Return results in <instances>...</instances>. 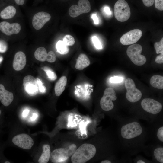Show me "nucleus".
<instances>
[{"label": "nucleus", "mask_w": 163, "mask_h": 163, "mask_svg": "<svg viewBox=\"0 0 163 163\" xmlns=\"http://www.w3.org/2000/svg\"><path fill=\"white\" fill-rule=\"evenodd\" d=\"M96 149L93 145L85 143L75 150L71 157L73 163H85L93 158L95 155Z\"/></svg>", "instance_id": "1"}, {"label": "nucleus", "mask_w": 163, "mask_h": 163, "mask_svg": "<svg viewBox=\"0 0 163 163\" xmlns=\"http://www.w3.org/2000/svg\"><path fill=\"white\" fill-rule=\"evenodd\" d=\"M76 149L77 146L75 144L65 148L55 149L50 154V161L54 163H64L72 155Z\"/></svg>", "instance_id": "2"}, {"label": "nucleus", "mask_w": 163, "mask_h": 163, "mask_svg": "<svg viewBox=\"0 0 163 163\" xmlns=\"http://www.w3.org/2000/svg\"><path fill=\"white\" fill-rule=\"evenodd\" d=\"M114 10L115 17L119 21H125L130 17V7L125 0H118L115 4Z\"/></svg>", "instance_id": "3"}, {"label": "nucleus", "mask_w": 163, "mask_h": 163, "mask_svg": "<svg viewBox=\"0 0 163 163\" xmlns=\"http://www.w3.org/2000/svg\"><path fill=\"white\" fill-rule=\"evenodd\" d=\"M142 46L138 44H133L129 46L126 50L127 56L135 65L141 66L145 64L146 61L145 56L141 54Z\"/></svg>", "instance_id": "4"}, {"label": "nucleus", "mask_w": 163, "mask_h": 163, "mask_svg": "<svg viewBox=\"0 0 163 163\" xmlns=\"http://www.w3.org/2000/svg\"><path fill=\"white\" fill-rule=\"evenodd\" d=\"M142 129L139 123L134 122L123 126L121 128V135L123 138L129 139L140 135Z\"/></svg>", "instance_id": "5"}, {"label": "nucleus", "mask_w": 163, "mask_h": 163, "mask_svg": "<svg viewBox=\"0 0 163 163\" xmlns=\"http://www.w3.org/2000/svg\"><path fill=\"white\" fill-rule=\"evenodd\" d=\"M125 85L126 90V97L129 101L134 103L140 100L142 96V93L136 88L133 80L130 78L126 79Z\"/></svg>", "instance_id": "6"}, {"label": "nucleus", "mask_w": 163, "mask_h": 163, "mask_svg": "<svg viewBox=\"0 0 163 163\" xmlns=\"http://www.w3.org/2000/svg\"><path fill=\"white\" fill-rule=\"evenodd\" d=\"M116 99V93L114 89L110 87L106 88L100 100V104L101 108L105 111L111 110L114 107V104L112 101H115Z\"/></svg>", "instance_id": "7"}, {"label": "nucleus", "mask_w": 163, "mask_h": 163, "mask_svg": "<svg viewBox=\"0 0 163 163\" xmlns=\"http://www.w3.org/2000/svg\"><path fill=\"white\" fill-rule=\"evenodd\" d=\"M91 9V5L88 0H79L78 5H74L71 6L69 13L71 17L75 18L83 13L89 12Z\"/></svg>", "instance_id": "8"}, {"label": "nucleus", "mask_w": 163, "mask_h": 163, "mask_svg": "<svg viewBox=\"0 0 163 163\" xmlns=\"http://www.w3.org/2000/svg\"><path fill=\"white\" fill-rule=\"evenodd\" d=\"M142 34L141 30L134 29L123 35L120 38V41L121 43L124 45L133 44L140 39Z\"/></svg>", "instance_id": "9"}, {"label": "nucleus", "mask_w": 163, "mask_h": 163, "mask_svg": "<svg viewBox=\"0 0 163 163\" xmlns=\"http://www.w3.org/2000/svg\"><path fill=\"white\" fill-rule=\"evenodd\" d=\"M12 141L16 145L27 150L30 149L34 144L32 138L29 135L25 133L15 136L12 138Z\"/></svg>", "instance_id": "10"}, {"label": "nucleus", "mask_w": 163, "mask_h": 163, "mask_svg": "<svg viewBox=\"0 0 163 163\" xmlns=\"http://www.w3.org/2000/svg\"><path fill=\"white\" fill-rule=\"evenodd\" d=\"M141 105L145 111L153 114L158 113L162 109L161 103L151 98L143 99L141 102Z\"/></svg>", "instance_id": "11"}, {"label": "nucleus", "mask_w": 163, "mask_h": 163, "mask_svg": "<svg viewBox=\"0 0 163 163\" xmlns=\"http://www.w3.org/2000/svg\"><path fill=\"white\" fill-rule=\"evenodd\" d=\"M23 85L26 92L30 96H34L38 93L39 90L37 79L34 76L28 75L23 80Z\"/></svg>", "instance_id": "12"}, {"label": "nucleus", "mask_w": 163, "mask_h": 163, "mask_svg": "<svg viewBox=\"0 0 163 163\" xmlns=\"http://www.w3.org/2000/svg\"><path fill=\"white\" fill-rule=\"evenodd\" d=\"M21 30L20 25L18 23H10L6 21L0 22V32L4 35L10 36L18 34Z\"/></svg>", "instance_id": "13"}, {"label": "nucleus", "mask_w": 163, "mask_h": 163, "mask_svg": "<svg viewBox=\"0 0 163 163\" xmlns=\"http://www.w3.org/2000/svg\"><path fill=\"white\" fill-rule=\"evenodd\" d=\"M50 18L51 16L48 13L44 11L38 12L35 14L33 18V26L36 30H40Z\"/></svg>", "instance_id": "14"}, {"label": "nucleus", "mask_w": 163, "mask_h": 163, "mask_svg": "<svg viewBox=\"0 0 163 163\" xmlns=\"http://www.w3.org/2000/svg\"><path fill=\"white\" fill-rule=\"evenodd\" d=\"M26 63V56L22 51L17 52L15 55L13 63V68L16 71H20L25 66Z\"/></svg>", "instance_id": "15"}, {"label": "nucleus", "mask_w": 163, "mask_h": 163, "mask_svg": "<svg viewBox=\"0 0 163 163\" xmlns=\"http://www.w3.org/2000/svg\"><path fill=\"white\" fill-rule=\"evenodd\" d=\"M3 7H0V18L4 20H7L13 18L15 15L16 10L15 8L12 5H5L1 3Z\"/></svg>", "instance_id": "16"}, {"label": "nucleus", "mask_w": 163, "mask_h": 163, "mask_svg": "<svg viewBox=\"0 0 163 163\" xmlns=\"http://www.w3.org/2000/svg\"><path fill=\"white\" fill-rule=\"evenodd\" d=\"M14 99L13 94L5 89L4 86L0 84V101L5 106H9Z\"/></svg>", "instance_id": "17"}, {"label": "nucleus", "mask_w": 163, "mask_h": 163, "mask_svg": "<svg viewBox=\"0 0 163 163\" xmlns=\"http://www.w3.org/2000/svg\"><path fill=\"white\" fill-rule=\"evenodd\" d=\"M90 63V61L87 56L84 54L81 53L77 60L75 67L77 69L82 70L88 66Z\"/></svg>", "instance_id": "18"}, {"label": "nucleus", "mask_w": 163, "mask_h": 163, "mask_svg": "<svg viewBox=\"0 0 163 163\" xmlns=\"http://www.w3.org/2000/svg\"><path fill=\"white\" fill-rule=\"evenodd\" d=\"M67 79L65 76L61 77L56 83L55 91L56 96H59L63 92L67 84Z\"/></svg>", "instance_id": "19"}, {"label": "nucleus", "mask_w": 163, "mask_h": 163, "mask_svg": "<svg viewBox=\"0 0 163 163\" xmlns=\"http://www.w3.org/2000/svg\"><path fill=\"white\" fill-rule=\"evenodd\" d=\"M42 148L43 153L38 159V162L39 163H46L48 162L50 157V147L48 144H44Z\"/></svg>", "instance_id": "20"}, {"label": "nucleus", "mask_w": 163, "mask_h": 163, "mask_svg": "<svg viewBox=\"0 0 163 163\" xmlns=\"http://www.w3.org/2000/svg\"><path fill=\"white\" fill-rule=\"evenodd\" d=\"M150 83L153 87L158 89H163V77L158 75L152 76L150 80Z\"/></svg>", "instance_id": "21"}, {"label": "nucleus", "mask_w": 163, "mask_h": 163, "mask_svg": "<svg viewBox=\"0 0 163 163\" xmlns=\"http://www.w3.org/2000/svg\"><path fill=\"white\" fill-rule=\"evenodd\" d=\"M47 54L46 49L43 47L37 48L34 53V56L35 59L41 62L46 61Z\"/></svg>", "instance_id": "22"}, {"label": "nucleus", "mask_w": 163, "mask_h": 163, "mask_svg": "<svg viewBox=\"0 0 163 163\" xmlns=\"http://www.w3.org/2000/svg\"><path fill=\"white\" fill-rule=\"evenodd\" d=\"M57 52L61 54H66L69 52V48L63 41H59L56 45Z\"/></svg>", "instance_id": "23"}, {"label": "nucleus", "mask_w": 163, "mask_h": 163, "mask_svg": "<svg viewBox=\"0 0 163 163\" xmlns=\"http://www.w3.org/2000/svg\"><path fill=\"white\" fill-rule=\"evenodd\" d=\"M154 156L157 160L160 163H163V148L159 147L154 151Z\"/></svg>", "instance_id": "24"}, {"label": "nucleus", "mask_w": 163, "mask_h": 163, "mask_svg": "<svg viewBox=\"0 0 163 163\" xmlns=\"http://www.w3.org/2000/svg\"><path fill=\"white\" fill-rule=\"evenodd\" d=\"M43 70L49 79L53 81H54L56 79V75L52 69L47 67H44Z\"/></svg>", "instance_id": "25"}, {"label": "nucleus", "mask_w": 163, "mask_h": 163, "mask_svg": "<svg viewBox=\"0 0 163 163\" xmlns=\"http://www.w3.org/2000/svg\"><path fill=\"white\" fill-rule=\"evenodd\" d=\"M63 41L67 46H72L75 43V40L73 37L69 34L64 36Z\"/></svg>", "instance_id": "26"}, {"label": "nucleus", "mask_w": 163, "mask_h": 163, "mask_svg": "<svg viewBox=\"0 0 163 163\" xmlns=\"http://www.w3.org/2000/svg\"><path fill=\"white\" fill-rule=\"evenodd\" d=\"M154 48L157 54L163 53V38L159 42H155L154 44Z\"/></svg>", "instance_id": "27"}, {"label": "nucleus", "mask_w": 163, "mask_h": 163, "mask_svg": "<svg viewBox=\"0 0 163 163\" xmlns=\"http://www.w3.org/2000/svg\"><path fill=\"white\" fill-rule=\"evenodd\" d=\"M56 55L53 51H50L47 53L46 61L50 62H53L56 61Z\"/></svg>", "instance_id": "28"}, {"label": "nucleus", "mask_w": 163, "mask_h": 163, "mask_svg": "<svg viewBox=\"0 0 163 163\" xmlns=\"http://www.w3.org/2000/svg\"><path fill=\"white\" fill-rule=\"evenodd\" d=\"M92 40L95 47L97 49L102 48L101 44L97 37L94 36L92 38Z\"/></svg>", "instance_id": "29"}, {"label": "nucleus", "mask_w": 163, "mask_h": 163, "mask_svg": "<svg viewBox=\"0 0 163 163\" xmlns=\"http://www.w3.org/2000/svg\"><path fill=\"white\" fill-rule=\"evenodd\" d=\"M36 79L38 90L41 93H45L46 91V88L43 85V83L40 79L37 78Z\"/></svg>", "instance_id": "30"}, {"label": "nucleus", "mask_w": 163, "mask_h": 163, "mask_svg": "<svg viewBox=\"0 0 163 163\" xmlns=\"http://www.w3.org/2000/svg\"><path fill=\"white\" fill-rule=\"evenodd\" d=\"M123 80V78L120 76H114L110 78V81L113 83H119L122 82Z\"/></svg>", "instance_id": "31"}, {"label": "nucleus", "mask_w": 163, "mask_h": 163, "mask_svg": "<svg viewBox=\"0 0 163 163\" xmlns=\"http://www.w3.org/2000/svg\"><path fill=\"white\" fill-rule=\"evenodd\" d=\"M156 8L160 11L163 10V0H154Z\"/></svg>", "instance_id": "32"}, {"label": "nucleus", "mask_w": 163, "mask_h": 163, "mask_svg": "<svg viewBox=\"0 0 163 163\" xmlns=\"http://www.w3.org/2000/svg\"><path fill=\"white\" fill-rule=\"evenodd\" d=\"M157 136L159 139L162 142H163V127L159 128L157 133Z\"/></svg>", "instance_id": "33"}, {"label": "nucleus", "mask_w": 163, "mask_h": 163, "mask_svg": "<svg viewBox=\"0 0 163 163\" xmlns=\"http://www.w3.org/2000/svg\"><path fill=\"white\" fill-rule=\"evenodd\" d=\"M6 50V46L5 42L2 40H0V52H5Z\"/></svg>", "instance_id": "34"}, {"label": "nucleus", "mask_w": 163, "mask_h": 163, "mask_svg": "<svg viewBox=\"0 0 163 163\" xmlns=\"http://www.w3.org/2000/svg\"><path fill=\"white\" fill-rule=\"evenodd\" d=\"M155 61V62L158 64H162L163 63V53H160L156 58Z\"/></svg>", "instance_id": "35"}, {"label": "nucleus", "mask_w": 163, "mask_h": 163, "mask_svg": "<svg viewBox=\"0 0 163 163\" xmlns=\"http://www.w3.org/2000/svg\"><path fill=\"white\" fill-rule=\"evenodd\" d=\"M144 5L147 7H150L153 4L154 0H142Z\"/></svg>", "instance_id": "36"}, {"label": "nucleus", "mask_w": 163, "mask_h": 163, "mask_svg": "<svg viewBox=\"0 0 163 163\" xmlns=\"http://www.w3.org/2000/svg\"><path fill=\"white\" fill-rule=\"evenodd\" d=\"M91 18L93 20L94 23L95 24H97L99 23V20L96 14H93L91 15Z\"/></svg>", "instance_id": "37"}, {"label": "nucleus", "mask_w": 163, "mask_h": 163, "mask_svg": "<svg viewBox=\"0 0 163 163\" xmlns=\"http://www.w3.org/2000/svg\"><path fill=\"white\" fill-rule=\"evenodd\" d=\"M104 13L107 15H110L111 14L109 8L108 6H105L104 8Z\"/></svg>", "instance_id": "38"}, {"label": "nucleus", "mask_w": 163, "mask_h": 163, "mask_svg": "<svg viewBox=\"0 0 163 163\" xmlns=\"http://www.w3.org/2000/svg\"><path fill=\"white\" fill-rule=\"evenodd\" d=\"M15 2L17 5H22L25 3V0H14Z\"/></svg>", "instance_id": "39"}, {"label": "nucleus", "mask_w": 163, "mask_h": 163, "mask_svg": "<svg viewBox=\"0 0 163 163\" xmlns=\"http://www.w3.org/2000/svg\"><path fill=\"white\" fill-rule=\"evenodd\" d=\"M29 110H28L26 109L24 110L22 113V115L24 117H25L27 116Z\"/></svg>", "instance_id": "40"}, {"label": "nucleus", "mask_w": 163, "mask_h": 163, "mask_svg": "<svg viewBox=\"0 0 163 163\" xmlns=\"http://www.w3.org/2000/svg\"><path fill=\"white\" fill-rule=\"evenodd\" d=\"M38 117V115L36 113H33L32 116L31 117V120L32 121H34Z\"/></svg>", "instance_id": "41"}, {"label": "nucleus", "mask_w": 163, "mask_h": 163, "mask_svg": "<svg viewBox=\"0 0 163 163\" xmlns=\"http://www.w3.org/2000/svg\"><path fill=\"white\" fill-rule=\"evenodd\" d=\"M101 163H111V162L108 160H105L101 162Z\"/></svg>", "instance_id": "42"}, {"label": "nucleus", "mask_w": 163, "mask_h": 163, "mask_svg": "<svg viewBox=\"0 0 163 163\" xmlns=\"http://www.w3.org/2000/svg\"><path fill=\"white\" fill-rule=\"evenodd\" d=\"M137 163H145V162L142 161V160H140L137 161Z\"/></svg>", "instance_id": "43"}, {"label": "nucleus", "mask_w": 163, "mask_h": 163, "mask_svg": "<svg viewBox=\"0 0 163 163\" xmlns=\"http://www.w3.org/2000/svg\"><path fill=\"white\" fill-rule=\"evenodd\" d=\"M10 162L8 161H6L5 162V163H10Z\"/></svg>", "instance_id": "44"}, {"label": "nucleus", "mask_w": 163, "mask_h": 163, "mask_svg": "<svg viewBox=\"0 0 163 163\" xmlns=\"http://www.w3.org/2000/svg\"><path fill=\"white\" fill-rule=\"evenodd\" d=\"M1 110H0V115L1 114Z\"/></svg>", "instance_id": "45"}]
</instances>
